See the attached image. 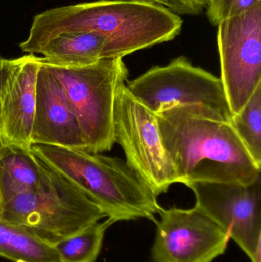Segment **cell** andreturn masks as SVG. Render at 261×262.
Returning <instances> with one entry per match:
<instances>
[{"label": "cell", "mask_w": 261, "mask_h": 262, "mask_svg": "<svg viewBox=\"0 0 261 262\" xmlns=\"http://www.w3.org/2000/svg\"><path fill=\"white\" fill-rule=\"evenodd\" d=\"M181 17L165 6L139 0H99L61 6L34 17L29 36L19 45L29 54L66 32H94L108 40L104 58H121L172 41L180 34Z\"/></svg>", "instance_id": "obj_1"}, {"label": "cell", "mask_w": 261, "mask_h": 262, "mask_svg": "<svg viewBox=\"0 0 261 262\" xmlns=\"http://www.w3.org/2000/svg\"><path fill=\"white\" fill-rule=\"evenodd\" d=\"M156 116L177 183L248 185L260 178L261 166L253 160L230 121L211 109L176 106Z\"/></svg>", "instance_id": "obj_2"}, {"label": "cell", "mask_w": 261, "mask_h": 262, "mask_svg": "<svg viewBox=\"0 0 261 262\" xmlns=\"http://www.w3.org/2000/svg\"><path fill=\"white\" fill-rule=\"evenodd\" d=\"M31 149L114 223L140 219L156 221L161 209L158 196L123 159L50 145L33 144Z\"/></svg>", "instance_id": "obj_3"}, {"label": "cell", "mask_w": 261, "mask_h": 262, "mask_svg": "<svg viewBox=\"0 0 261 262\" xmlns=\"http://www.w3.org/2000/svg\"><path fill=\"white\" fill-rule=\"evenodd\" d=\"M38 160L41 181L38 187L3 204V220L53 246L107 218L73 183Z\"/></svg>", "instance_id": "obj_4"}, {"label": "cell", "mask_w": 261, "mask_h": 262, "mask_svg": "<svg viewBox=\"0 0 261 262\" xmlns=\"http://www.w3.org/2000/svg\"><path fill=\"white\" fill-rule=\"evenodd\" d=\"M45 64L64 88L85 138L87 151L102 154L111 150L115 144V103L128 81V69L123 58H101L84 67Z\"/></svg>", "instance_id": "obj_5"}, {"label": "cell", "mask_w": 261, "mask_h": 262, "mask_svg": "<svg viewBox=\"0 0 261 262\" xmlns=\"http://www.w3.org/2000/svg\"><path fill=\"white\" fill-rule=\"evenodd\" d=\"M126 88L153 113L176 106L200 105L211 109L227 121L233 117L221 78L193 66L179 56L164 66H154Z\"/></svg>", "instance_id": "obj_6"}, {"label": "cell", "mask_w": 261, "mask_h": 262, "mask_svg": "<svg viewBox=\"0 0 261 262\" xmlns=\"http://www.w3.org/2000/svg\"><path fill=\"white\" fill-rule=\"evenodd\" d=\"M113 130L115 143L122 148L125 161L156 196L177 183L156 114L136 100L126 84L116 97Z\"/></svg>", "instance_id": "obj_7"}, {"label": "cell", "mask_w": 261, "mask_h": 262, "mask_svg": "<svg viewBox=\"0 0 261 262\" xmlns=\"http://www.w3.org/2000/svg\"><path fill=\"white\" fill-rule=\"evenodd\" d=\"M221 81L233 115L261 84V2L218 25Z\"/></svg>", "instance_id": "obj_8"}, {"label": "cell", "mask_w": 261, "mask_h": 262, "mask_svg": "<svg viewBox=\"0 0 261 262\" xmlns=\"http://www.w3.org/2000/svg\"><path fill=\"white\" fill-rule=\"evenodd\" d=\"M196 206L216 222L251 262H261V178L251 184L196 182Z\"/></svg>", "instance_id": "obj_9"}, {"label": "cell", "mask_w": 261, "mask_h": 262, "mask_svg": "<svg viewBox=\"0 0 261 262\" xmlns=\"http://www.w3.org/2000/svg\"><path fill=\"white\" fill-rule=\"evenodd\" d=\"M151 262H212L225 254L228 234L202 209L161 207Z\"/></svg>", "instance_id": "obj_10"}, {"label": "cell", "mask_w": 261, "mask_h": 262, "mask_svg": "<svg viewBox=\"0 0 261 262\" xmlns=\"http://www.w3.org/2000/svg\"><path fill=\"white\" fill-rule=\"evenodd\" d=\"M42 58L6 60L0 87V149L32 150L36 81Z\"/></svg>", "instance_id": "obj_11"}, {"label": "cell", "mask_w": 261, "mask_h": 262, "mask_svg": "<svg viewBox=\"0 0 261 262\" xmlns=\"http://www.w3.org/2000/svg\"><path fill=\"white\" fill-rule=\"evenodd\" d=\"M32 144L86 150L87 143L62 84L43 61L36 81Z\"/></svg>", "instance_id": "obj_12"}, {"label": "cell", "mask_w": 261, "mask_h": 262, "mask_svg": "<svg viewBox=\"0 0 261 262\" xmlns=\"http://www.w3.org/2000/svg\"><path fill=\"white\" fill-rule=\"evenodd\" d=\"M108 40L94 32H66L51 39L40 51L51 66L75 68L90 66L104 58Z\"/></svg>", "instance_id": "obj_13"}, {"label": "cell", "mask_w": 261, "mask_h": 262, "mask_svg": "<svg viewBox=\"0 0 261 262\" xmlns=\"http://www.w3.org/2000/svg\"><path fill=\"white\" fill-rule=\"evenodd\" d=\"M41 181L39 160L32 150L0 149V202L35 190Z\"/></svg>", "instance_id": "obj_14"}, {"label": "cell", "mask_w": 261, "mask_h": 262, "mask_svg": "<svg viewBox=\"0 0 261 262\" xmlns=\"http://www.w3.org/2000/svg\"><path fill=\"white\" fill-rule=\"evenodd\" d=\"M0 257L12 261L60 262L52 245L0 219Z\"/></svg>", "instance_id": "obj_15"}, {"label": "cell", "mask_w": 261, "mask_h": 262, "mask_svg": "<svg viewBox=\"0 0 261 262\" xmlns=\"http://www.w3.org/2000/svg\"><path fill=\"white\" fill-rule=\"evenodd\" d=\"M113 223L110 219H104L54 244L60 262L96 261L102 248L106 231Z\"/></svg>", "instance_id": "obj_16"}, {"label": "cell", "mask_w": 261, "mask_h": 262, "mask_svg": "<svg viewBox=\"0 0 261 262\" xmlns=\"http://www.w3.org/2000/svg\"><path fill=\"white\" fill-rule=\"evenodd\" d=\"M230 123L253 160L261 166V84Z\"/></svg>", "instance_id": "obj_17"}, {"label": "cell", "mask_w": 261, "mask_h": 262, "mask_svg": "<svg viewBox=\"0 0 261 262\" xmlns=\"http://www.w3.org/2000/svg\"><path fill=\"white\" fill-rule=\"evenodd\" d=\"M261 0H208L205 9L213 26H218L224 20L245 13Z\"/></svg>", "instance_id": "obj_18"}, {"label": "cell", "mask_w": 261, "mask_h": 262, "mask_svg": "<svg viewBox=\"0 0 261 262\" xmlns=\"http://www.w3.org/2000/svg\"><path fill=\"white\" fill-rule=\"evenodd\" d=\"M185 15H199L205 8L208 0H177Z\"/></svg>", "instance_id": "obj_19"}, {"label": "cell", "mask_w": 261, "mask_h": 262, "mask_svg": "<svg viewBox=\"0 0 261 262\" xmlns=\"http://www.w3.org/2000/svg\"><path fill=\"white\" fill-rule=\"evenodd\" d=\"M139 1L149 2V3L161 5V6L168 8L177 15H185V12H184L182 6L179 4L177 0H139Z\"/></svg>", "instance_id": "obj_20"}, {"label": "cell", "mask_w": 261, "mask_h": 262, "mask_svg": "<svg viewBox=\"0 0 261 262\" xmlns=\"http://www.w3.org/2000/svg\"><path fill=\"white\" fill-rule=\"evenodd\" d=\"M6 59H0V87H1L2 78H3V69H4Z\"/></svg>", "instance_id": "obj_21"}, {"label": "cell", "mask_w": 261, "mask_h": 262, "mask_svg": "<svg viewBox=\"0 0 261 262\" xmlns=\"http://www.w3.org/2000/svg\"><path fill=\"white\" fill-rule=\"evenodd\" d=\"M2 211H3V208H2L1 202H0V219H2Z\"/></svg>", "instance_id": "obj_22"}, {"label": "cell", "mask_w": 261, "mask_h": 262, "mask_svg": "<svg viewBox=\"0 0 261 262\" xmlns=\"http://www.w3.org/2000/svg\"><path fill=\"white\" fill-rule=\"evenodd\" d=\"M14 262H25V261H14Z\"/></svg>", "instance_id": "obj_23"}, {"label": "cell", "mask_w": 261, "mask_h": 262, "mask_svg": "<svg viewBox=\"0 0 261 262\" xmlns=\"http://www.w3.org/2000/svg\"><path fill=\"white\" fill-rule=\"evenodd\" d=\"M0 59H1V58H0Z\"/></svg>", "instance_id": "obj_24"}, {"label": "cell", "mask_w": 261, "mask_h": 262, "mask_svg": "<svg viewBox=\"0 0 261 262\" xmlns=\"http://www.w3.org/2000/svg\"><path fill=\"white\" fill-rule=\"evenodd\" d=\"M150 262H151V261H150Z\"/></svg>", "instance_id": "obj_25"}]
</instances>
